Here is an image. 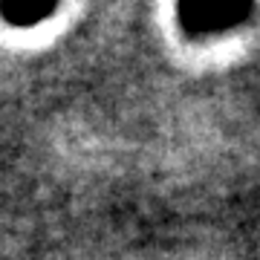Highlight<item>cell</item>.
<instances>
[{
  "instance_id": "1",
  "label": "cell",
  "mask_w": 260,
  "mask_h": 260,
  "mask_svg": "<svg viewBox=\"0 0 260 260\" xmlns=\"http://www.w3.org/2000/svg\"><path fill=\"white\" fill-rule=\"evenodd\" d=\"M251 3H188L179 6V26L191 35H220L251 18Z\"/></svg>"
},
{
  "instance_id": "2",
  "label": "cell",
  "mask_w": 260,
  "mask_h": 260,
  "mask_svg": "<svg viewBox=\"0 0 260 260\" xmlns=\"http://www.w3.org/2000/svg\"><path fill=\"white\" fill-rule=\"evenodd\" d=\"M55 12V6H38V3H3L0 6V15L3 20L9 23V26H18V29H26V26H38V23H44Z\"/></svg>"
}]
</instances>
